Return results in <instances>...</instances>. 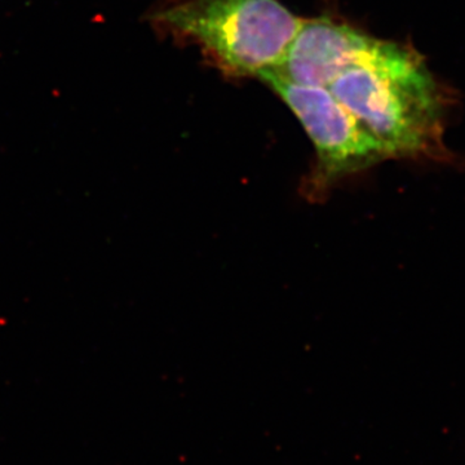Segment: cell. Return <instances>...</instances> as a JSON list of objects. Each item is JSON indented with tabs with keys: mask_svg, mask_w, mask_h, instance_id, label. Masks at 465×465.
<instances>
[{
	"mask_svg": "<svg viewBox=\"0 0 465 465\" xmlns=\"http://www.w3.org/2000/svg\"><path fill=\"white\" fill-rule=\"evenodd\" d=\"M158 29L193 42L228 75L259 76L281 66L302 18L280 0H185L149 16Z\"/></svg>",
	"mask_w": 465,
	"mask_h": 465,
	"instance_id": "2",
	"label": "cell"
},
{
	"mask_svg": "<svg viewBox=\"0 0 465 465\" xmlns=\"http://www.w3.org/2000/svg\"><path fill=\"white\" fill-rule=\"evenodd\" d=\"M327 88L381 143L388 158L443 154L442 101L416 52L381 41L369 60L349 67Z\"/></svg>",
	"mask_w": 465,
	"mask_h": 465,
	"instance_id": "1",
	"label": "cell"
},
{
	"mask_svg": "<svg viewBox=\"0 0 465 465\" xmlns=\"http://www.w3.org/2000/svg\"><path fill=\"white\" fill-rule=\"evenodd\" d=\"M381 39L330 16L302 21L275 72L295 84L329 87L342 72L372 56Z\"/></svg>",
	"mask_w": 465,
	"mask_h": 465,
	"instance_id": "4",
	"label": "cell"
},
{
	"mask_svg": "<svg viewBox=\"0 0 465 465\" xmlns=\"http://www.w3.org/2000/svg\"><path fill=\"white\" fill-rule=\"evenodd\" d=\"M258 78L292 110L313 143L317 162L307 185L312 200H321L342 177L388 158L381 143L329 88L295 84L275 70Z\"/></svg>",
	"mask_w": 465,
	"mask_h": 465,
	"instance_id": "3",
	"label": "cell"
}]
</instances>
